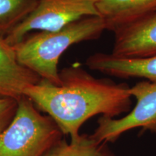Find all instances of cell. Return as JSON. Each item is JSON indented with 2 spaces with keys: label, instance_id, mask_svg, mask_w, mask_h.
Returning <instances> with one entry per match:
<instances>
[{
  "label": "cell",
  "instance_id": "6da1fadb",
  "mask_svg": "<svg viewBox=\"0 0 156 156\" xmlns=\"http://www.w3.org/2000/svg\"><path fill=\"white\" fill-rule=\"evenodd\" d=\"M59 77L58 85L41 80L25 90L24 95L71 140L79 137L82 126L92 117L116 118L131 108L132 97L126 83L93 77L79 63L62 69Z\"/></svg>",
  "mask_w": 156,
  "mask_h": 156
},
{
  "label": "cell",
  "instance_id": "7a4b0ae2",
  "mask_svg": "<svg viewBox=\"0 0 156 156\" xmlns=\"http://www.w3.org/2000/svg\"><path fill=\"white\" fill-rule=\"evenodd\" d=\"M105 30L100 16L85 17L59 30L30 33L12 47L20 64L58 85L61 82L58 64L62 54L74 44L98 39Z\"/></svg>",
  "mask_w": 156,
  "mask_h": 156
},
{
  "label": "cell",
  "instance_id": "3957f363",
  "mask_svg": "<svg viewBox=\"0 0 156 156\" xmlns=\"http://www.w3.org/2000/svg\"><path fill=\"white\" fill-rule=\"evenodd\" d=\"M63 136L56 122L23 95L13 119L0 133V156H44Z\"/></svg>",
  "mask_w": 156,
  "mask_h": 156
},
{
  "label": "cell",
  "instance_id": "277c9868",
  "mask_svg": "<svg viewBox=\"0 0 156 156\" xmlns=\"http://www.w3.org/2000/svg\"><path fill=\"white\" fill-rule=\"evenodd\" d=\"M97 0H41L32 13L5 39L13 46L34 31L56 30L85 17L99 16Z\"/></svg>",
  "mask_w": 156,
  "mask_h": 156
},
{
  "label": "cell",
  "instance_id": "5b68a950",
  "mask_svg": "<svg viewBox=\"0 0 156 156\" xmlns=\"http://www.w3.org/2000/svg\"><path fill=\"white\" fill-rule=\"evenodd\" d=\"M129 93L135 98L136 103L125 116L98 119L92 134L98 141L107 144L114 142L123 134L136 128L156 133V83L138 82L130 87Z\"/></svg>",
  "mask_w": 156,
  "mask_h": 156
},
{
  "label": "cell",
  "instance_id": "8992f818",
  "mask_svg": "<svg viewBox=\"0 0 156 156\" xmlns=\"http://www.w3.org/2000/svg\"><path fill=\"white\" fill-rule=\"evenodd\" d=\"M112 54L126 58L156 55V12L114 32Z\"/></svg>",
  "mask_w": 156,
  "mask_h": 156
},
{
  "label": "cell",
  "instance_id": "52a82bcc",
  "mask_svg": "<svg viewBox=\"0 0 156 156\" xmlns=\"http://www.w3.org/2000/svg\"><path fill=\"white\" fill-rule=\"evenodd\" d=\"M85 64L90 69L112 77L122 79L142 78L156 83V55L126 58L112 53H95L88 56Z\"/></svg>",
  "mask_w": 156,
  "mask_h": 156
},
{
  "label": "cell",
  "instance_id": "ba28073f",
  "mask_svg": "<svg viewBox=\"0 0 156 156\" xmlns=\"http://www.w3.org/2000/svg\"><path fill=\"white\" fill-rule=\"evenodd\" d=\"M41 78L17 62L14 48L0 37V98L19 100Z\"/></svg>",
  "mask_w": 156,
  "mask_h": 156
},
{
  "label": "cell",
  "instance_id": "9c48e42d",
  "mask_svg": "<svg viewBox=\"0 0 156 156\" xmlns=\"http://www.w3.org/2000/svg\"><path fill=\"white\" fill-rule=\"evenodd\" d=\"M96 8L106 30L114 32L156 12V0H97Z\"/></svg>",
  "mask_w": 156,
  "mask_h": 156
},
{
  "label": "cell",
  "instance_id": "30bf717a",
  "mask_svg": "<svg viewBox=\"0 0 156 156\" xmlns=\"http://www.w3.org/2000/svg\"><path fill=\"white\" fill-rule=\"evenodd\" d=\"M44 156H116L108 145L95 140L92 134H80L67 142L62 139Z\"/></svg>",
  "mask_w": 156,
  "mask_h": 156
},
{
  "label": "cell",
  "instance_id": "8fae6325",
  "mask_svg": "<svg viewBox=\"0 0 156 156\" xmlns=\"http://www.w3.org/2000/svg\"><path fill=\"white\" fill-rule=\"evenodd\" d=\"M41 0H0V37L5 38L30 15Z\"/></svg>",
  "mask_w": 156,
  "mask_h": 156
},
{
  "label": "cell",
  "instance_id": "7c38bea8",
  "mask_svg": "<svg viewBox=\"0 0 156 156\" xmlns=\"http://www.w3.org/2000/svg\"><path fill=\"white\" fill-rule=\"evenodd\" d=\"M18 100L12 98H0V133L7 128L16 114Z\"/></svg>",
  "mask_w": 156,
  "mask_h": 156
}]
</instances>
